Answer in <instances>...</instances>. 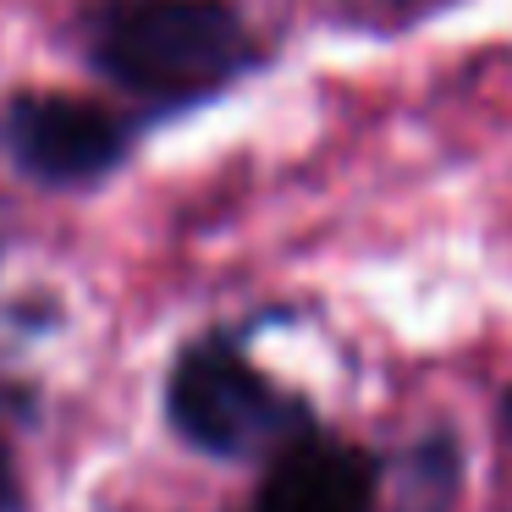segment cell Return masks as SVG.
Wrapping results in <instances>:
<instances>
[{"label": "cell", "mask_w": 512, "mask_h": 512, "mask_svg": "<svg viewBox=\"0 0 512 512\" xmlns=\"http://www.w3.org/2000/svg\"><path fill=\"white\" fill-rule=\"evenodd\" d=\"M89 56L138 100L188 105L226 89L254 61V39L226 0H100Z\"/></svg>", "instance_id": "obj_1"}, {"label": "cell", "mask_w": 512, "mask_h": 512, "mask_svg": "<svg viewBox=\"0 0 512 512\" xmlns=\"http://www.w3.org/2000/svg\"><path fill=\"white\" fill-rule=\"evenodd\" d=\"M171 424L221 457H281L309 435L298 397L265 380L237 347L204 342L171 375Z\"/></svg>", "instance_id": "obj_2"}, {"label": "cell", "mask_w": 512, "mask_h": 512, "mask_svg": "<svg viewBox=\"0 0 512 512\" xmlns=\"http://www.w3.org/2000/svg\"><path fill=\"white\" fill-rule=\"evenodd\" d=\"M0 144L28 177L72 188L94 182L122 160L127 133L111 111L72 94H17L0 111Z\"/></svg>", "instance_id": "obj_3"}, {"label": "cell", "mask_w": 512, "mask_h": 512, "mask_svg": "<svg viewBox=\"0 0 512 512\" xmlns=\"http://www.w3.org/2000/svg\"><path fill=\"white\" fill-rule=\"evenodd\" d=\"M375 490V463L358 446L303 435L298 446L270 457L248 512H375Z\"/></svg>", "instance_id": "obj_4"}, {"label": "cell", "mask_w": 512, "mask_h": 512, "mask_svg": "<svg viewBox=\"0 0 512 512\" xmlns=\"http://www.w3.org/2000/svg\"><path fill=\"white\" fill-rule=\"evenodd\" d=\"M12 496H17V485H12V463H6V452H0V512H12Z\"/></svg>", "instance_id": "obj_5"}]
</instances>
